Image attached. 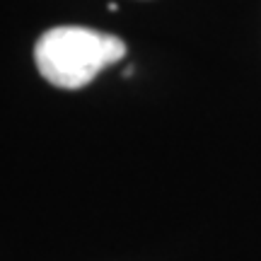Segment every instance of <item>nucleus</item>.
<instances>
[{
	"instance_id": "obj_1",
	"label": "nucleus",
	"mask_w": 261,
	"mask_h": 261,
	"mask_svg": "<svg viewBox=\"0 0 261 261\" xmlns=\"http://www.w3.org/2000/svg\"><path fill=\"white\" fill-rule=\"evenodd\" d=\"M126 56V44L114 34L90 27H54L39 37L34 61L41 77L61 90L90 85L107 65Z\"/></svg>"
}]
</instances>
